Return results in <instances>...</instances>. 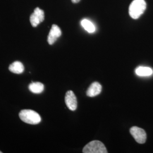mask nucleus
Instances as JSON below:
<instances>
[{
	"label": "nucleus",
	"mask_w": 153,
	"mask_h": 153,
	"mask_svg": "<svg viewBox=\"0 0 153 153\" xmlns=\"http://www.w3.org/2000/svg\"><path fill=\"white\" fill-rule=\"evenodd\" d=\"M19 116L21 120L28 124L36 125L41 122V117L36 112L31 109H23Z\"/></svg>",
	"instance_id": "2"
},
{
	"label": "nucleus",
	"mask_w": 153,
	"mask_h": 153,
	"mask_svg": "<svg viewBox=\"0 0 153 153\" xmlns=\"http://www.w3.org/2000/svg\"><path fill=\"white\" fill-rule=\"evenodd\" d=\"M65 102L68 108L71 111H75L77 107L76 97L72 91H68L66 93Z\"/></svg>",
	"instance_id": "6"
},
{
	"label": "nucleus",
	"mask_w": 153,
	"mask_h": 153,
	"mask_svg": "<svg viewBox=\"0 0 153 153\" xmlns=\"http://www.w3.org/2000/svg\"><path fill=\"white\" fill-rule=\"evenodd\" d=\"M136 73L138 76H150L153 74V71L152 68L149 67L139 66L136 69Z\"/></svg>",
	"instance_id": "10"
},
{
	"label": "nucleus",
	"mask_w": 153,
	"mask_h": 153,
	"mask_svg": "<svg viewBox=\"0 0 153 153\" xmlns=\"http://www.w3.org/2000/svg\"><path fill=\"white\" fill-rule=\"evenodd\" d=\"M146 3L145 0H133L129 7V14L131 18L137 19L145 11Z\"/></svg>",
	"instance_id": "1"
},
{
	"label": "nucleus",
	"mask_w": 153,
	"mask_h": 153,
	"mask_svg": "<svg viewBox=\"0 0 153 153\" xmlns=\"http://www.w3.org/2000/svg\"><path fill=\"white\" fill-rule=\"evenodd\" d=\"M71 1H72V2H73V3L76 4V3L79 2L80 1V0H71Z\"/></svg>",
	"instance_id": "13"
},
{
	"label": "nucleus",
	"mask_w": 153,
	"mask_h": 153,
	"mask_svg": "<svg viewBox=\"0 0 153 153\" xmlns=\"http://www.w3.org/2000/svg\"><path fill=\"white\" fill-rule=\"evenodd\" d=\"M102 91V86L97 82H93L90 86L86 92L88 97H94L99 95Z\"/></svg>",
	"instance_id": "8"
},
{
	"label": "nucleus",
	"mask_w": 153,
	"mask_h": 153,
	"mask_svg": "<svg viewBox=\"0 0 153 153\" xmlns=\"http://www.w3.org/2000/svg\"><path fill=\"white\" fill-rule=\"evenodd\" d=\"M130 133L136 142L139 143H144L146 140V133L142 128L133 126L131 128Z\"/></svg>",
	"instance_id": "4"
},
{
	"label": "nucleus",
	"mask_w": 153,
	"mask_h": 153,
	"mask_svg": "<svg viewBox=\"0 0 153 153\" xmlns=\"http://www.w3.org/2000/svg\"><path fill=\"white\" fill-rule=\"evenodd\" d=\"M9 71L15 74H21L25 70L24 66L19 61H15L9 67Z\"/></svg>",
	"instance_id": "9"
},
{
	"label": "nucleus",
	"mask_w": 153,
	"mask_h": 153,
	"mask_svg": "<svg viewBox=\"0 0 153 153\" xmlns=\"http://www.w3.org/2000/svg\"><path fill=\"white\" fill-rule=\"evenodd\" d=\"M81 25L83 28L88 33H94L96 30L94 25L87 19H84L82 20L81 21Z\"/></svg>",
	"instance_id": "12"
},
{
	"label": "nucleus",
	"mask_w": 153,
	"mask_h": 153,
	"mask_svg": "<svg viewBox=\"0 0 153 153\" xmlns=\"http://www.w3.org/2000/svg\"><path fill=\"white\" fill-rule=\"evenodd\" d=\"M84 153H107V150L104 144L99 141L89 142L83 149Z\"/></svg>",
	"instance_id": "3"
},
{
	"label": "nucleus",
	"mask_w": 153,
	"mask_h": 153,
	"mask_svg": "<svg viewBox=\"0 0 153 153\" xmlns=\"http://www.w3.org/2000/svg\"><path fill=\"white\" fill-rule=\"evenodd\" d=\"M2 153V152H1V151H0V153Z\"/></svg>",
	"instance_id": "14"
},
{
	"label": "nucleus",
	"mask_w": 153,
	"mask_h": 153,
	"mask_svg": "<svg viewBox=\"0 0 153 153\" xmlns=\"http://www.w3.org/2000/svg\"><path fill=\"white\" fill-rule=\"evenodd\" d=\"M28 88L31 92L34 94H40L44 91V85L40 82H33L30 84Z\"/></svg>",
	"instance_id": "11"
},
{
	"label": "nucleus",
	"mask_w": 153,
	"mask_h": 153,
	"mask_svg": "<svg viewBox=\"0 0 153 153\" xmlns=\"http://www.w3.org/2000/svg\"><path fill=\"white\" fill-rule=\"evenodd\" d=\"M44 20V12L43 10L36 7L33 13L30 16V21L33 27H37L41 22Z\"/></svg>",
	"instance_id": "5"
},
{
	"label": "nucleus",
	"mask_w": 153,
	"mask_h": 153,
	"mask_svg": "<svg viewBox=\"0 0 153 153\" xmlns=\"http://www.w3.org/2000/svg\"><path fill=\"white\" fill-rule=\"evenodd\" d=\"M61 35V31L60 27L56 25H53L49 31L48 36V42L50 45L54 44L57 39Z\"/></svg>",
	"instance_id": "7"
}]
</instances>
